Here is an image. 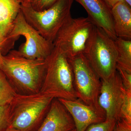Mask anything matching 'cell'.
<instances>
[{"instance_id": "1", "label": "cell", "mask_w": 131, "mask_h": 131, "mask_svg": "<svg viewBox=\"0 0 131 131\" xmlns=\"http://www.w3.org/2000/svg\"><path fill=\"white\" fill-rule=\"evenodd\" d=\"M45 68V59H28L16 50L3 56L0 66L16 93L24 95L40 92Z\"/></svg>"}, {"instance_id": "2", "label": "cell", "mask_w": 131, "mask_h": 131, "mask_svg": "<svg viewBox=\"0 0 131 131\" xmlns=\"http://www.w3.org/2000/svg\"><path fill=\"white\" fill-rule=\"evenodd\" d=\"M40 92L54 98L75 100L78 98L69 59L62 50L54 46L45 59L44 77Z\"/></svg>"}, {"instance_id": "3", "label": "cell", "mask_w": 131, "mask_h": 131, "mask_svg": "<svg viewBox=\"0 0 131 131\" xmlns=\"http://www.w3.org/2000/svg\"><path fill=\"white\" fill-rule=\"evenodd\" d=\"M54 99L40 92L16 93L9 104L10 126L20 131H37Z\"/></svg>"}, {"instance_id": "4", "label": "cell", "mask_w": 131, "mask_h": 131, "mask_svg": "<svg viewBox=\"0 0 131 131\" xmlns=\"http://www.w3.org/2000/svg\"><path fill=\"white\" fill-rule=\"evenodd\" d=\"M74 0H58L42 12L33 9L28 3H21L20 10L26 21L48 41L53 43L61 27L71 17Z\"/></svg>"}, {"instance_id": "5", "label": "cell", "mask_w": 131, "mask_h": 131, "mask_svg": "<svg viewBox=\"0 0 131 131\" xmlns=\"http://www.w3.org/2000/svg\"><path fill=\"white\" fill-rule=\"evenodd\" d=\"M83 54L101 80L107 79L117 70L114 40L98 27L95 26Z\"/></svg>"}, {"instance_id": "6", "label": "cell", "mask_w": 131, "mask_h": 131, "mask_svg": "<svg viewBox=\"0 0 131 131\" xmlns=\"http://www.w3.org/2000/svg\"><path fill=\"white\" fill-rule=\"evenodd\" d=\"M95 26L88 17L71 16L59 31L53 45L62 50L69 59L84 54Z\"/></svg>"}, {"instance_id": "7", "label": "cell", "mask_w": 131, "mask_h": 131, "mask_svg": "<svg viewBox=\"0 0 131 131\" xmlns=\"http://www.w3.org/2000/svg\"><path fill=\"white\" fill-rule=\"evenodd\" d=\"M69 59L73 69L74 86L78 99L105 113L98 103L101 87V78L84 54Z\"/></svg>"}, {"instance_id": "8", "label": "cell", "mask_w": 131, "mask_h": 131, "mask_svg": "<svg viewBox=\"0 0 131 131\" xmlns=\"http://www.w3.org/2000/svg\"><path fill=\"white\" fill-rule=\"evenodd\" d=\"M20 36L25 38V42L20 46L18 51L28 59H46L54 47L53 43L42 37L26 21L21 10L8 38L15 43Z\"/></svg>"}, {"instance_id": "9", "label": "cell", "mask_w": 131, "mask_h": 131, "mask_svg": "<svg viewBox=\"0 0 131 131\" xmlns=\"http://www.w3.org/2000/svg\"><path fill=\"white\" fill-rule=\"evenodd\" d=\"M101 80L98 103L106 114V119L119 120L125 89L117 70L110 77Z\"/></svg>"}, {"instance_id": "10", "label": "cell", "mask_w": 131, "mask_h": 131, "mask_svg": "<svg viewBox=\"0 0 131 131\" xmlns=\"http://www.w3.org/2000/svg\"><path fill=\"white\" fill-rule=\"evenodd\" d=\"M63 104L73 118L76 131H85L90 125L105 121V113L80 100L58 99Z\"/></svg>"}, {"instance_id": "11", "label": "cell", "mask_w": 131, "mask_h": 131, "mask_svg": "<svg viewBox=\"0 0 131 131\" xmlns=\"http://www.w3.org/2000/svg\"><path fill=\"white\" fill-rule=\"evenodd\" d=\"M75 128L74 122L68 110L58 99L54 98L37 131H70Z\"/></svg>"}, {"instance_id": "12", "label": "cell", "mask_w": 131, "mask_h": 131, "mask_svg": "<svg viewBox=\"0 0 131 131\" xmlns=\"http://www.w3.org/2000/svg\"><path fill=\"white\" fill-rule=\"evenodd\" d=\"M86 11L89 18L114 40L117 38L114 28L111 9L102 0H75Z\"/></svg>"}, {"instance_id": "13", "label": "cell", "mask_w": 131, "mask_h": 131, "mask_svg": "<svg viewBox=\"0 0 131 131\" xmlns=\"http://www.w3.org/2000/svg\"><path fill=\"white\" fill-rule=\"evenodd\" d=\"M111 13L117 37L131 40V6L124 0L114 6Z\"/></svg>"}, {"instance_id": "14", "label": "cell", "mask_w": 131, "mask_h": 131, "mask_svg": "<svg viewBox=\"0 0 131 131\" xmlns=\"http://www.w3.org/2000/svg\"><path fill=\"white\" fill-rule=\"evenodd\" d=\"M20 0H0V31L3 37L8 38L14 23L20 11Z\"/></svg>"}, {"instance_id": "15", "label": "cell", "mask_w": 131, "mask_h": 131, "mask_svg": "<svg viewBox=\"0 0 131 131\" xmlns=\"http://www.w3.org/2000/svg\"><path fill=\"white\" fill-rule=\"evenodd\" d=\"M114 41L117 51V65L131 72V40L117 37Z\"/></svg>"}, {"instance_id": "16", "label": "cell", "mask_w": 131, "mask_h": 131, "mask_svg": "<svg viewBox=\"0 0 131 131\" xmlns=\"http://www.w3.org/2000/svg\"><path fill=\"white\" fill-rule=\"evenodd\" d=\"M16 93L0 69V107L9 105Z\"/></svg>"}, {"instance_id": "17", "label": "cell", "mask_w": 131, "mask_h": 131, "mask_svg": "<svg viewBox=\"0 0 131 131\" xmlns=\"http://www.w3.org/2000/svg\"><path fill=\"white\" fill-rule=\"evenodd\" d=\"M131 122V91L125 89L120 111V119Z\"/></svg>"}, {"instance_id": "18", "label": "cell", "mask_w": 131, "mask_h": 131, "mask_svg": "<svg viewBox=\"0 0 131 131\" xmlns=\"http://www.w3.org/2000/svg\"><path fill=\"white\" fill-rule=\"evenodd\" d=\"M58 0H20L21 3H28L33 9L38 12H42L51 7Z\"/></svg>"}, {"instance_id": "19", "label": "cell", "mask_w": 131, "mask_h": 131, "mask_svg": "<svg viewBox=\"0 0 131 131\" xmlns=\"http://www.w3.org/2000/svg\"><path fill=\"white\" fill-rule=\"evenodd\" d=\"M117 121L106 119L103 122L89 126L85 131H115Z\"/></svg>"}, {"instance_id": "20", "label": "cell", "mask_w": 131, "mask_h": 131, "mask_svg": "<svg viewBox=\"0 0 131 131\" xmlns=\"http://www.w3.org/2000/svg\"><path fill=\"white\" fill-rule=\"evenodd\" d=\"M11 125L9 105L0 107V131H5Z\"/></svg>"}, {"instance_id": "21", "label": "cell", "mask_w": 131, "mask_h": 131, "mask_svg": "<svg viewBox=\"0 0 131 131\" xmlns=\"http://www.w3.org/2000/svg\"><path fill=\"white\" fill-rule=\"evenodd\" d=\"M116 70L119 75L125 89L131 91V72L117 65Z\"/></svg>"}, {"instance_id": "22", "label": "cell", "mask_w": 131, "mask_h": 131, "mask_svg": "<svg viewBox=\"0 0 131 131\" xmlns=\"http://www.w3.org/2000/svg\"><path fill=\"white\" fill-rule=\"evenodd\" d=\"M14 44L3 37L0 31V49L3 56L7 54L13 48Z\"/></svg>"}, {"instance_id": "23", "label": "cell", "mask_w": 131, "mask_h": 131, "mask_svg": "<svg viewBox=\"0 0 131 131\" xmlns=\"http://www.w3.org/2000/svg\"><path fill=\"white\" fill-rule=\"evenodd\" d=\"M115 131H131V122L123 119L117 121Z\"/></svg>"}, {"instance_id": "24", "label": "cell", "mask_w": 131, "mask_h": 131, "mask_svg": "<svg viewBox=\"0 0 131 131\" xmlns=\"http://www.w3.org/2000/svg\"><path fill=\"white\" fill-rule=\"evenodd\" d=\"M105 3L106 5L112 9L116 4L124 0H102Z\"/></svg>"}, {"instance_id": "25", "label": "cell", "mask_w": 131, "mask_h": 131, "mask_svg": "<svg viewBox=\"0 0 131 131\" xmlns=\"http://www.w3.org/2000/svg\"><path fill=\"white\" fill-rule=\"evenodd\" d=\"M5 131H20L18 129H15L12 127L9 126V127Z\"/></svg>"}, {"instance_id": "26", "label": "cell", "mask_w": 131, "mask_h": 131, "mask_svg": "<svg viewBox=\"0 0 131 131\" xmlns=\"http://www.w3.org/2000/svg\"><path fill=\"white\" fill-rule=\"evenodd\" d=\"M3 54H2V51L0 49V66L2 63L3 61Z\"/></svg>"}, {"instance_id": "27", "label": "cell", "mask_w": 131, "mask_h": 131, "mask_svg": "<svg viewBox=\"0 0 131 131\" xmlns=\"http://www.w3.org/2000/svg\"><path fill=\"white\" fill-rule=\"evenodd\" d=\"M126 2L129 6H131V0H124Z\"/></svg>"}, {"instance_id": "28", "label": "cell", "mask_w": 131, "mask_h": 131, "mask_svg": "<svg viewBox=\"0 0 131 131\" xmlns=\"http://www.w3.org/2000/svg\"><path fill=\"white\" fill-rule=\"evenodd\" d=\"M70 131H76V130L75 128V129H73V130H71Z\"/></svg>"}]
</instances>
